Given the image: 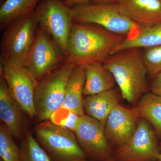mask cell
I'll use <instances>...</instances> for the list:
<instances>
[{"instance_id":"6","label":"cell","mask_w":161,"mask_h":161,"mask_svg":"<svg viewBox=\"0 0 161 161\" xmlns=\"http://www.w3.org/2000/svg\"><path fill=\"white\" fill-rule=\"evenodd\" d=\"M75 66L65 59L38 82L35 92L34 107L39 121L49 120L52 113L63 106L68 80Z\"/></svg>"},{"instance_id":"2","label":"cell","mask_w":161,"mask_h":161,"mask_svg":"<svg viewBox=\"0 0 161 161\" xmlns=\"http://www.w3.org/2000/svg\"><path fill=\"white\" fill-rule=\"evenodd\" d=\"M103 65L112 73L122 98L134 104L148 91V71L142 49L130 48L110 55Z\"/></svg>"},{"instance_id":"3","label":"cell","mask_w":161,"mask_h":161,"mask_svg":"<svg viewBox=\"0 0 161 161\" xmlns=\"http://www.w3.org/2000/svg\"><path fill=\"white\" fill-rule=\"evenodd\" d=\"M39 26L35 11L12 21L3 31L1 57L25 66Z\"/></svg>"},{"instance_id":"10","label":"cell","mask_w":161,"mask_h":161,"mask_svg":"<svg viewBox=\"0 0 161 161\" xmlns=\"http://www.w3.org/2000/svg\"><path fill=\"white\" fill-rule=\"evenodd\" d=\"M1 69L10 93L23 112L31 118L36 116L35 91L38 83L26 66L19 65L0 57Z\"/></svg>"},{"instance_id":"13","label":"cell","mask_w":161,"mask_h":161,"mask_svg":"<svg viewBox=\"0 0 161 161\" xmlns=\"http://www.w3.org/2000/svg\"><path fill=\"white\" fill-rule=\"evenodd\" d=\"M116 5L122 14L142 28L161 24V0H119Z\"/></svg>"},{"instance_id":"11","label":"cell","mask_w":161,"mask_h":161,"mask_svg":"<svg viewBox=\"0 0 161 161\" xmlns=\"http://www.w3.org/2000/svg\"><path fill=\"white\" fill-rule=\"evenodd\" d=\"M78 143L92 161H104L113 156L112 144L107 138L105 125L84 114L75 131Z\"/></svg>"},{"instance_id":"9","label":"cell","mask_w":161,"mask_h":161,"mask_svg":"<svg viewBox=\"0 0 161 161\" xmlns=\"http://www.w3.org/2000/svg\"><path fill=\"white\" fill-rule=\"evenodd\" d=\"M65 60V55L60 47L39 26L25 66L39 82Z\"/></svg>"},{"instance_id":"19","label":"cell","mask_w":161,"mask_h":161,"mask_svg":"<svg viewBox=\"0 0 161 161\" xmlns=\"http://www.w3.org/2000/svg\"><path fill=\"white\" fill-rule=\"evenodd\" d=\"M161 45V24L143 27L138 35L130 40H125L113 51L112 54L130 49H147Z\"/></svg>"},{"instance_id":"4","label":"cell","mask_w":161,"mask_h":161,"mask_svg":"<svg viewBox=\"0 0 161 161\" xmlns=\"http://www.w3.org/2000/svg\"><path fill=\"white\" fill-rule=\"evenodd\" d=\"M35 131L37 141L52 161H87L74 131L47 121L37 125Z\"/></svg>"},{"instance_id":"24","label":"cell","mask_w":161,"mask_h":161,"mask_svg":"<svg viewBox=\"0 0 161 161\" xmlns=\"http://www.w3.org/2000/svg\"><path fill=\"white\" fill-rule=\"evenodd\" d=\"M143 58L148 76L153 79L161 72V45L145 49Z\"/></svg>"},{"instance_id":"22","label":"cell","mask_w":161,"mask_h":161,"mask_svg":"<svg viewBox=\"0 0 161 161\" xmlns=\"http://www.w3.org/2000/svg\"><path fill=\"white\" fill-rule=\"evenodd\" d=\"M19 147L21 161H52L31 133L23 139Z\"/></svg>"},{"instance_id":"8","label":"cell","mask_w":161,"mask_h":161,"mask_svg":"<svg viewBox=\"0 0 161 161\" xmlns=\"http://www.w3.org/2000/svg\"><path fill=\"white\" fill-rule=\"evenodd\" d=\"M158 138L150 123L140 118L132 136L125 143L116 147L113 157L118 161H157Z\"/></svg>"},{"instance_id":"20","label":"cell","mask_w":161,"mask_h":161,"mask_svg":"<svg viewBox=\"0 0 161 161\" xmlns=\"http://www.w3.org/2000/svg\"><path fill=\"white\" fill-rule=\"evenodd\" d=\"M41 0H6L0 8V30L3 32L15 19L35 11Z\"/></svg>"},{"instance_id":"27","label":"cell","mask_w":161,"mask_h":161,"mask_svg":"<svg viewBox=\"0 0 161 161\" xmlns=\"http://www.w3.org/2000/svg\"><path fill=\"white\" fill-rule=\"evenodd\" d=\"M159 153L158 158L157 161H161V141L159 143Z\"/></svg>"},{"instance_id":"12","label":"cell","mask_w":161,"mask_h":161,"mask_svg":"<svg viewBox=\"0 0 161 161\" xmlns=\"http://www.w3.org/2000/svg\"><path fill=\"white\" fill-rule=\"evenodd\" d=\"M140 117L135 107L128 108L117 104L105 124V131L110 142L119 147L125 143L134 132Z\"/></svg>"},{"instance_id":"1","label":"cell","mask_w":161,"mask_h":161,"mask_svg":"<svg viewBox=\"0 0 161 161\" xmlns=\"http://www.w3.org/2000/svg\"><path fill=\"white\" fill-rule=\"evenodd\" d=\"M126 38L92 24L74 23L65 59L75 66L103 64Z\"/></svg>"},{"instance_id":"26","label":"cell","mask_w":161,"mask_h":161,"mask_svg":"<svg viewBox=\"0 0 161 161\" xmlns=\"http://www.w3.org/2000/svg\"><path fill=\"white\" fill-rule=\"evenodd\" d=\"M91 4H115L118 3L119 0H90Z\"/></svg>"},{"instance_id":"21","label":"cell","mask_w":161,"mask_h":161,"mask_svg":"<svg viewBox=\"0 0 161 161\" xmlns=\"http://www.w3.org/2000/svg\"><path fill=\"white\" fill-rule=\"evenodd\" d=\"M5 124L0 125V157L3 161H21V151Z\"/></svg>"},{"instance_id":"17","label":"cell","mask_w":161,"mask_h":161,"mask_svg":"<svg viewBox=\"0 0 161 161\" xmlns=\"http://www.w3.org/2000/svg\"><path fill=\"white\" fill-rule=\"evenodd\" d=\"M85 77L84 67L76 66L74 68L68 80L62 106L80 116L85 114L83 91Z\"/></svg>"},{"instance_id":"7","label":"cell","mask_w":161,"mask_h":161,"mask_svg":"<svg viewBox=\"0 0 161 161\" xmlns=\"http://www.w3.org/2000/svg\"><path fill=\"white\" fill-rule=\"evenodd\" d=\"M39 26L58 43L65 56L75 14L63 0H41L35 10Z\"/></svg>"},{"instance_id":"15","label":"cell","mask_w":161,"mask_h":161,"mask_svg":"<svg viewBox=\"0 0 161 161\" xmlns=\"http://www.w3.org/2000/svg\"><path fill=\"white\" fill-rule=\"evenodd\" d=\"M84 67L86 77L84 95H96L114 89L116 83L115 78L103 64H94Z\"/></svg>"},{"instance_id":"14","label":"cell","mask_w":161,"mask_h":161,"mask_svg":"<svg viewBox=\"0 0 161 161\" xmlns=\"http://www.w3.org/2000/svg\"><path fill=\"white\" fill-rule=\"evenodd\" d=\"M22 108L12 96L3 75L0 78V118L13 136L19 139L24 130Z\"/></svg>"},{"instance_id":"18","label":"cell","mask_w":161,"mask_h":161,"mask_svg":"<svg viewBox=\"0 0 161 161\" xmlns=\"http://www.w3.org/2000/svg\"><path fill=\"white\" fill-rule=\"evenodd\" d=\"M136 108L140 118L147 120L161 139V98L152 92L147 93L140 98Z\"/></svg>"},{"instance_id":"5","label":"cell","mask_w":161,"mask_h":161,"mask_svg":"<svg viewBox=\"0 0 161 161\" xmlns=\"http://www.w3.org/2000/svg\"><path fill=\"white\" fill-rule=\"evenodd\" d=\"M74 23L98 25L113 33L122 35L130 40L136 37L142 27L124 15L116 4H88L73 7Z\"/></svg>"},{"instance_id":"25","label":"cell","mask_w":161,"mask_h":161,"mask_svg":"<svg viewBox=\"0 0 161 161\" xmlns=\"http://www.w3.org/2000/svg\"><path fill=\"white\" fill-rule=\"evenodd\" d=\"M150 89L151 92L161 98V72L153 78Z\"/></svg>"},{"instance_id":"28","label":"cell","mask_w":161,"mask_h":161,"mask_svg":"<svg viewBox=\"0 0 161 161\" xmlns=\"http://www.w3.org/2000/svg\"><path fill=\"white\" fill-rule=\"evenodd\" d=\"M86 161H88L87 160ZM104 161H118V160H117L114 157H112Z\"/></svg>"},{"instance_id":"16","label":"cell","mask_w":161,"mask_h":161,"mask_svg":"<svg viewBox=\"0 0 161 161\" xmlns=\"http://www.w3.org/2000/svg\"><path fill=\"white\" fill-rule=\"evenodd\" d=\"M119 96L114 89L84 98L83 108L86 115L104 124L112 110L119 103Z\"/></svg>"},{"instance_id":"29","label":"cell","mask_w":161,"mask_h":161,"mask_svg":"<svg viewBox=\"0 0 161 161\" xmlns=\"http://www.w3.org/2000/svg\"><path fill=\"white\" fill-rule=\"evenodd\" d=\"M6 0H0V5H2Z\"/></svg>"},{"instance_id":"23","label":"cell","mask_w":161,"mask_h":161,"mask_svg":"<svg viewBox=\"0 0 161 161\" xmlns=\"http://www.w3.org/2000/svg\"><path fill=\"white\" fill-rule=\"evenodd\" d=\"M80 116L69 109L62 106L52 113L49 120L56 125L66 128L75 132L79 123Z\"/></svg>"},{"instance_id":"30","label":"cell","mask_w":161,"mask_h":161,"mask_svg":"<svg viewBox=\"0 0 161 161\" xmlns=\"http://www.w3.org/2000/svg\"><path fill=\"white\" fill-rule=\"evenodd\" d=\"M0 161H3V160L2 159L0 158Z\"/></svg>"}]
</instances>
